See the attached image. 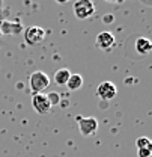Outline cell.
<instances>
[{"label":"cell","instance_id":"cell-19","mask_svg":"<svg viewBox=\"0 0 152 157\" xmlns=\"http://www.w3.org/2000/svg\"><path fill=\"white\" fill-rule=\"evenodd\" d=\"M56 2H59V3H66L68 0H56Z\"/></svg>","mask_w":152,"mask_h":157},{"label":"cell","instance_id":"cell-20","mask_svg":"<svg viewBox=\"0 0 152 157\" xmlns=\"http://www.w3.org/2000/svg\"><path fill=\"white\" fill-rule=\"evenodd\" d=\"M0 36H2V33H0Z\"/></svg>","mask_w":152,"mask_h":157},{"label":"cell","instance_id":"cell-14","mask_svg":"<svg viewBox=\"0 0 152 157\" xmlns=\"http://www.w3.org/2000/svg\"><path fill=\"white\" fill-rule=\"evenodd\" d=\"M152 148H140L137 150V157H151Z\"/></svg>","mask_w":152,"mask_h":157},{"label":"cell","instance_id":"cell-2","mask_svg":"<svg viewBox=\"0 0 152 157\" xmlns=\"http://www.w3.org/2000/svg\"><path fill=\"white\" fill-rule=\"evenodd\" d=\"M72 9L78 20H87L95 14V5L92 0H76Z\"/></svg>","mask_w":152,"mask_h":157},{"label":"cell","instance_id":"cell-9","mask_svg":"<svg viewBox=\"0 0 152 157\" xmlns=\"http://www.w3.org/2000/svg\"><path fill=\"white\" fill-rule=\"evenodd\" d=\"M152 50V42L148 38L145 36H140V38L135 39V52L143 56V55H148L149 52Z\"/></svg>","mask_w":152,"mask_h":157},{"label":"cell","instance_id":"cell-17","mask_svg":"<svg viewBox=\"0 0 152 157\" xmlns=\"http://www.w3.org/2000/svg\"><path fill=\"white\" fill-rule=\"evenodd\" d=\"M142 2H143V3L146 5V6H151V5H152V2H151V0H142Z\"/></svg>","mask_w":152,"mask_h":157},{"label":"cell","instance_id":"cell-4","mask_svg":"<svg viewBox=\"0 0 152 157\" xmlns=\"http://www.w3.org/2000/svg\"><path fill=\"white\" fill-rule=\"evenodd\" d=\"M45 39V30L39 26H30L24 30V41L29 45H38Z\"/></svg>","mask_w":152,"mask_h":157},{"label":"cell","instance_id":"cell-6","mask_svg":"<svg viewBox=\"0 0 152 157\" xmlns=\"http://www.w3.org/2000/svg\"><path fill=\"white\" fill-rule=\"evenodd\" d=\"M32 106H33V109L38 112L39 115H45L51 109V106H50V103L47 100V95L42 94V92L41 94H33V97H32Z\"/></svg>","mask_w":152,"mask_h":157},{"label":"cell","instance_id":"cell-7","mask_svg":"<svg viewBox=\"0 0 152 157\" xmlns=\"http://www.w3.org/2000/svg\"><path fill=\"white\" fill-rule=\"evenodd\" d=\"M114 42L116 41H114L113 33H110V32H101V33L96 35V39H95L96 47L101 48V50H110L114 45Z\"/></svg>","mask_w":152,"mask_h":157},{"label":"cell","instance_id":"cell-12","mask_svg":"<svg viewBox=\"0 0 152 157\" xmlns=\"http://www.w3.org/2000/svg\"><path fill=\"white\" fill-rule=\"evenodd\" d=\"M135 147H137V150H140V148H152V142L149 137L142 136L135 140Z\"/></svg>","mask_w":152,"mask_h":157},{"label":"cell","instance_id":"cell-16","mask_svg":"<svg viewBox=\"0 0 152 157\" xmlns=\"http://www.w3.org/2000/svg\"><path fill=\"white\" fill-rule=\"evenodd\" d=\"M109 3H124V0H106Z\"/></svg>","mask_w":152,"mask_h":157},{"label":"cell","instance_id":"cell-15","mask_svg":"<svg viewBox=\"0 0 152 157\" xmlns=\"http://www.w3.org/2000/svg\"><path fill=\"white\" fill-rule=\"evenodd\" d=\"M113 20H114V17L112 15V14H109V15H104V17H102L104 24H112V23H113Z\"/></svg>","mask_w":152,"mask_h":157},{"label":"cell","instance_id":"cell-18","mask_svg":"<svg viewBox=\"0 0 152 157\" xmlns=\"http://www.w3.org/2000/svg\"><path fill=\"white\" fill-rule=\"evenodd\" d=\"M2 9H3V2L0 0V12H2Z\"/></svg>","mask_w":152,"mask_h":157},{"label":"cell","instance_id":"cell-1","mask_svg":"<svg viewBox=\"0 0 152 157\" xmlns=\"http://www.w3.org/2000/svg\"><path fill=\"white\" fill-rule=\"evenodd\" d=\"M29 86L33 94H41L45 88L50 86V77L44 71H35L29 77Z\"/></svg>","mask_w":152,"mask_h":157},{"label":"cell","instance_id":"cell-11","mask_svg":"<svg viewBox=\"0 0 152 157\" xmlns=\"http://www.w3.org/2000/svg\"><path fill=\"white\" fill-rule=\"evenodd\" d=\"M66 86L71 89V91H77L83 86V77L80 74H71L68 82H66Z\"/></svg>","mask_w":152,"mask_h":157},{"label":"cell","instance_id":"cell-5","mask_svg":"<svg viewBox=\"0 0 152 157\" xmlns=\"http://www.w3.org/2000/svg\"><path fill=\"white\" fill-rule=\"evenodd\" d=\"M117 94V89H116V85L112 83V82H101L96 88V95L101 98V100H112V98L116 97Z\"/></svg>","mask_w":152,"mask_h":157},{"label":"cell","instance_id":"cell-10","mask_svg":"<svg viewBox=\"0 0 152 157\" xmlns=\"http://www.w3.org/2000/svg\"><path fill=\"white\" fill-rule=\"evenodd\" d=\"M71 76V71L68 68H60L54 73V82H56L59 86H66V82Z\"/></svg>","mask_w":152,"mask_h":157},{"label":"cell","instance_id":"cell-8","mask_svg":"<svg viewBox=\"0 0 152 157\" xmlns=\"http://www.w3.org/2000/svg\"><path fill=\"white\" fill-rule=\"evenodd\" d=\"M23 30V26L18 21H0V33L2 35H18Z\"/></svg>","mask_w":152,"mask_h":157},{"label":"cell","instance_id":"cell-3","mask_svg":"<svg viewBox=\"0 0 152 157\" xmlns=\"http://www.w3.org/2000/svg\"><path fill=\"white\" fill-rule=\"evenodd\" d=\"M77 122H78L80 133L83 136H92L98 130V119L94 117H77Z\"/></svg>","mask_w":152,"mask_h":157},{"label":"cell","instance_id":"cell-13","mask_svg":"<svg viewBox=\"0 0 152 157\" xmlns=\"http://www.w3.org/2000/svg\"><path fill=\"white\" fill-rule=\"evenodd\" d=\"M47 100H48L50 106L53 107V106H56V104L60 103V94H57V92H50V94H47Z\"/></svg>","mask_w":152,"mask_h":157}]
</instances>
